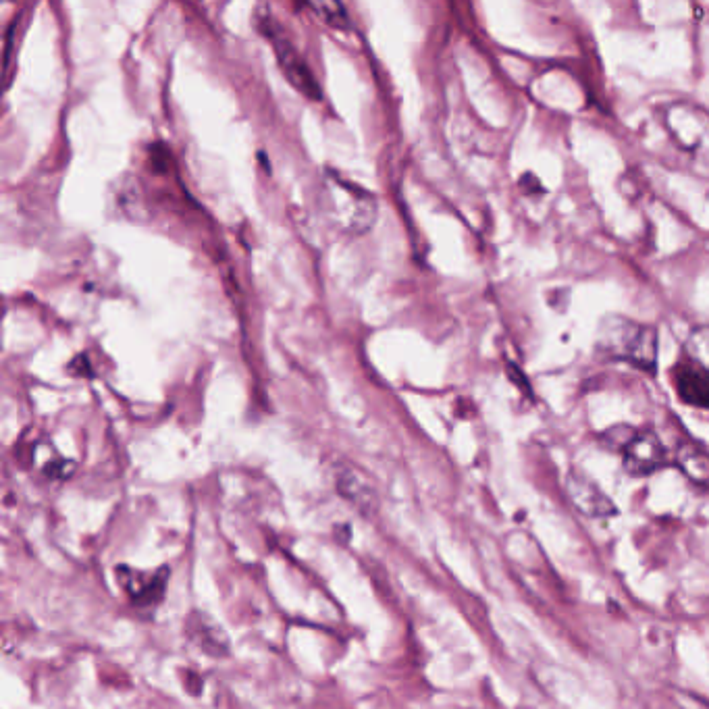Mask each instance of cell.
<instances>
[{
	"mask_svg": "<svg viewBox=\"0 0 709 709\" xmlns=\"http://www.w3.org/2000/svg\"><path fill=\"white\" fill-rule=\"evenodd\" d=\"M658 331L620 314L603 319L597 329V348L614 358L628 362L639 371L653 373L658 364Z\"/></svg>",
	"mask_w": 709,
	"mask_h": 709,
	"instance_id": "cell-1",
	"label": "cell"
},
{
	"mask_svg": "<svg viewBox=\"0 0 709 709\" xmlns=\"http://www.w3.org/2000/svg\"><path fill=\"white\" fill-rule=\"evenodd\" d=\"M321 204L331 223L346 233H366L377 219L375 198L356 183L341 179L337 173L327 175L321 190Z\"/></svg>",
	"mask_w": 709,
	"mask_h": 709,
	"instance_id": "cell-2",
	"label": "cell"
},
{
	"mask_svg": "<svg viewBox=\"0 0 709 709\" xmlns=\"http://www.w3.org/2000/svg\"><path fill=\"white\" fill-rule=\"evenodd\" d=\"M668 464L662 439L651 431H637L622 450V466L630 477H649Z\"/></svg>",
	"mask_w": 709,
	"mask_h": 709,
	"instance_id": "cell-3",
	"label": "cell"
},
{
	"mask_svg": "<svg viewBox=\"0 0 709 709\" xmlns=\"http://www.w3.org/2000/svg\"><path fill=\"white\" fill-rule=\"evenodd\" d=\"M117 581L136 608H156L165 597L169 583V568L154 572L131 570L127 566L117 568Z\"/></svg>",
	"mask_w": 709,
	"mask_h": 709,
	"instance_id": "cell-4",
	"label": "cell"
},
{
	"mask_svg": "<svg viewBox=\"0 0 709 709\" xmlns=\"http://www.w3.org/2000/svg\"><path fill=\"white\" fill-rule=\"evenodd\" d=\"M265 36H269L273 40L275 55L279 59V65H281L285 77L290 80V84L296 90H300L304 96H308L310 100H319L321 98L319 84L312 77V73H310L308 65L304 63V59L298 55V50L294 48V44L275 28H265Z\"/></svg>",
	"mask_w": 709,
	"mask_h": 709,
	"instance_id": "cell-5",
	"label": "cell"
},
{
	"mask_svg": "<svg viewBox=\"0 0 709 709\" xmlns=\"http://www.w3.org/2000/svg\"><path fill=\"white\" fill-rule=\"evenodd\" d=\"M335 487L339 495L348 500L364 516H373L379 508L377 489L371 479L354 464H339L335 468Z\"/></svg>",
	"mask_w": 709,
	"mask_h": 709,
	"instance_id": "cell-6",
	"label": "cell"
},
{
	"mask_svg": "<svg viewBox=\"0 0 709 709\" xmlns=\"http://www.w3.org/2000/svg\"><path fill=\"white\" fill-rule=\"evenodd\" d=\"M566 489L572 504L591 518H608L618 514L616 504L601 491V487L581 470H570L566 477Z\"/></svg>",
	"mask_w": 709,
	"mask_h": 709,
	"instance_id": "cell-7",
	"label": "cell"
},
{
	"mask_svg": "<svg viewBox=\"0 0 709 709\" xmlns=\"http://www.w3.org/2000/svg\"><path fill=\"white\" fill-rule=\"evenodd\" d=\"M672 377H674V389L682 402L695 408L709 410V371L687 360L674 366Z\"/></svg>",
	"mask_w": 709,
	"mask_h": 709,
	"instance_id": "cell-8",
	"label": "cell"
},
{
	"mask_svg": "<svg viewBox=\"0 0 709 709\" xmlns=\"http://www.w3.org/2000/svg\"><path fill=\"white\" fill-rule=\"evenodd\" d=\"M188 637L208 655L219 658L229 651L227 639L223 635V630L213 622L208 620L204 614H192L188 620Z\"/></svg>",
	"mask_w": 709,
	"mask_h": 709,
	"instance_id": "cell-9",
	"label": "cell"
},
{
	"mask_svg": "<svg viewBox=\"0 0 709 709\" xmlns=\"http://www.w3.org/2000/svg\"><path fill=\"white\" fill-rule=\"evenodd\" d=\"M674 462L689 481L703 487L709 485V454L701 445L693 441L680 443L674 454Z\"/></svg>",
	"mask_w": 709,
	"mask_h": 709,
	"instance_id": "cell-10",
	"label": "cell"
},
{
	"mask_svg": "<svg viewBox=\"0 0 709 709\" xmlns=\"http://www.w3.org/2000/svg\"><path fill=\"white\" fill-rule=\"evenodd\" d=\"M308 7L317 13L329 25V28H335V30L350 28V17L346 13V7L341 3H335V0H314V3H310Z\"/></svg>",
	"mask_w": 709,
	"mask_h": 709,
	"instance_id": "cell-11",
	"label": "cell"
},
{
	"mask_svg": "<svg viewBox=\"0 0 709 709\" xmlns=\"http://www.w3.org/2000/svg\"><path fill=\"white\" fill-rule=\"evenodd\" d=\"M687 358L709 371V327L695 329L687 339Z\"/></svg>",
	"mask_w": 709,
	"mask_h": 709,
	"instance_id": "cell-12",
	"label": "cell"
},
{
	"mask_svg": "<svg viewBox=\"0 0 709 709\" xmlns=\"http://www.w3.org/2000/svg\"><path fill=\"white\" fill-rule=\"evenodd\" d=\"M635 433H637V429H633V427L616 425V427H612V429H608L606 433H603L601 439H603V445H606L608 450L622 454V450L626 448L628 441L635 437Z\"/></svg>",
	"mask_w": 709,
	"mask_h": 709,
	"instance_id": "cell-13",
	"label": "cell"
},
{
	"mask_svg": "<svg viewBox=\"0 0 709 709\" xmlns=\"http://www.w3.org/2000/svg\"><path fill=\"white\" fill-rule=\"evenodd\" d=\"M181 680L186 682V689H188L192 695H200V693H202V678L196 676L194 672L186 670V672H183V678H181Z\"/></svg>",
	"mask_w": 709,
	"mask_h": 709,
	"instance_id": "cell-14",
	"label": "cell"
}]
</instances>
